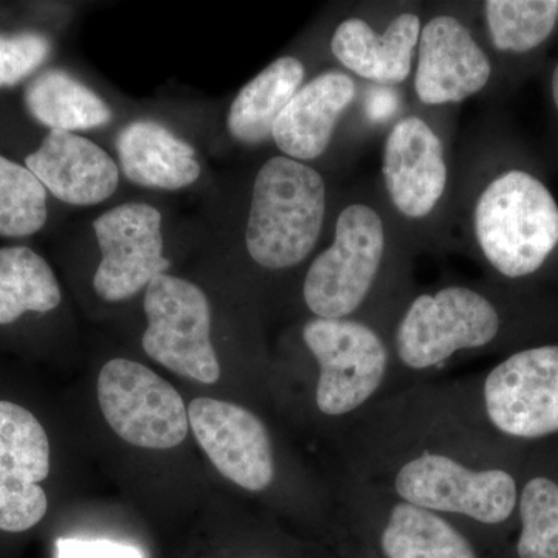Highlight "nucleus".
<instances>
[{
  "mask_svg": "<svg viewBox=\"0 0 558 558\" xmlns=\"http://www.w3.org/2000/svg\"><path fill=\"white\" fill-rule=\"evenodd\" d=\"M22 105L28 119L44 130L87 131L105 126L112 110L100 95L62 69H43L24 86Z\"/></svg>",
  "mask_w": 558,
  "mask_h": 558,
  "instance_id": "obj_19",
  "label": "nucleus"
},
{
  "mask_svg": "<svg viewBox=\"0 0 558 558\" xmlns=\"http://www.w3.org/2000/svg\"><path fill=\"white\" fill-rule=\"evenodd\" d=\"M116 148L121 170L135 185L175 191L201 178L196 149L157 121H132L117 135Z\"/></svg>",
  "mask_w": 558,
  "mask_h": 558,
  "instance_id": "obj_17",
  "label": "nucleus"
},
{
  "mask_svg": "<svg viewBox=\"0 0 558 558\" xmlns=\"http://www.w3.org/2000/svg\"><path fill=\"white\" fill-rule=\"evenodd\" d=\"M387 558H476L472 545L432 510L395 506L381 534Z\"/></svg>",
  "mask_w": 558,
  "mask_h": 558,
  "instance_id": "obj_22",
  "label": "nucleus"
},
{
  "mask_svg": "<svg viewBox=\"0 0 558 558\" xmlns=\"http://www.w3.org/2000/svg\"><path fill=\"white\" fill-rule=\"evenodd\" d=\"M101 252L94 289L109 303L130 300L167 274L161 215L149 204H124L106 211L94 222Z\"/></svg>",
  "mask_w": 558,
  "mask_h": 558,
  "instance_id": "obj_9",
  "label": "nucleus"
},
{
  "mask_svg": "<svg viewBox=\"0 0 558 558\" xmlns=\"http://www.w3.org/2000/svg\"><path fill=\"white\" fill-rule=\"evenodd\" d=\"M550 87H553L554 105H556V108L558 110V64L557 68L554 69L553 83H550Z\"/></svg>",
  "mask_w": 558,
  "mask_h": 558,
  "instance_id": "obj_28",
  "label": "nucleus"
},
{
  "mask_svg": "<svg viewBox=\"0 0 558 558\" xmlns=\"http://www.w3.org/2000/svg\"><path fill=\"white\" fill-rule=\"evenodd\" d=\"M488 417L517 438L558 432V347L517 352L488 374L484 385Z\"/></svg>",
  "mask_w": 558,
  "mask_h": 558,
  "instance_id": "obj_10",
  "label": "nucleus"
},
{
  "mask_svg": "<svg viewBox=\"0 0 558 558\" xmlns=\"http://www.w3.org/2000/svg\"><path fill=\"white\" fill-rule=\"evenodd\" d=\"M520 558H558V486L548 478L529 481L520 499Z\"/></svg>",
  "mask_w": 558,
  "mask_h": 558,
  "instance_id": "obj_25",
  "label": "nucleus"
},
{
  "mask_svg": "<svg viewBox=\"0 0 558 558\" xmlns=\"http://www.w3.org/2000/svg\"><path fill=\"white\" fill-rule=\"evenodd\" d=\"M58 558H145L142 550L110 539L60 538Z\"/></svg>",
  "mask_w": 558,
  "mask_h": 558,
  "instance_id": "obj_27",
  "label": "nucleus"
},
{
  "mask_svg": "<svg viewBox=\"0 0 558 558\" xmlns=\"http://www.w3.org/2000/svg\"><path fill=\"white\" fill-rule=\"evenodd\" d=\"M484 13L495 49L526 53L553 35L556 0H487Z\"/></svg>",
  "mask_w": 558,
  "mask_h": 558,
  "instance_id": "obj_24",
  "label": "nucleus"
},
{
  "mask_svg": "<svg viewBox=\"0 0 558 558\" xmlns=\"http://www.w3.org/2000/svg\"><path fill=\"white\" fill-rule=\"evenodd\" d=\"M355 98V84L347 73H322L296 92L275 121L271 137L286 157L314 160L328 149L341 113Z\"/></svg>",
  "mask_w": 558,
  "mask_h": 558,
  "instance_id": "obj_16",
  "label": "nucleus"
},
{
  "mask_svg": "<svg viewBox=\"0 0 558 558\" xmlns=\"http://www.w3.org/2000/svg\"><path fill=\"white\" fill-rule=\"evenodd\" d=\"M385 252L380 216L366 205L344 208L336 240L312 263L304 281V300L319 318H343L368 295Z\"/></svg>",
  "mask_w": 558,
  "mask_h": 558,
  "instance_id": "obj_5",
  "label": "nucleus"
},
{
  "mask_svg": "<svg viewBox=\"0 0 558 558\" xmlns=\"http://www.w3.org/2000/svg\"><path fill=\"white\" fill-rule=\"evenodd\" d=\"M498 312L475 290L449 288L413 301L396 333L399 357L407 366L438 365L459 349L481 348L495 339Z\"/></svg>",
  "mask_w": 558,
  "mask_h": 558,
  "instance_id": "obj_7",
  "label": "nucleus"
},
{
  "mask_svg": "<svg viewBox=\"0 0 558 558\" xmlns=\"http://www.w3.org/2000/svg\"><path fill=\"white\" fill-rule=\"evenodd\" d=\"M22 157V163L62 204L90 207L119 189L120 170L112 157L75 132L47 130Z\"/></svg>",
  "mask_w": 558,
  "mask_h": 558,
  "instance_id": "obj_13",
  "label": "nucleus"
},
{
  "mask_svg": "<svg viewBox=\"0 0 558 558\" xmlns=\"http://www.w3.org/2000/svg\"><path fill=\"white\" fill-rule=\"evenodd\" d=\"M303 339L319 365L317 405L323 413L347 414L380 387L388 352L368 326L351 319L315 318L304 326Z\"/></svg>",
  "mask_w": 558,
  "mask_h": 558,
  "instance_id": "obj_6",
  "label": "nucleus"
},
{
  "mask_svg": "<svg viewBox=\"0 0 558 558\" xmlns=\"http://www.w3.org/2000/svg\"><path fill=\"white\" fill-rule=\"evenodd\" d=\"M61 301L60 282L43 255L24 244L0 247V326L50 314Z\"/></svg>",
  "mask_w": 558,
  "mask_h": 558,
  "instance_id": "obj_21",
  "label": "nucleus"
},
{
  "mask_svg": "<svg viewBox=\"0 0 558 558\" xmlns=\"http://www.w3.org/2000/svg\"><path fill=\"white\" fill-rule=\"evenodd\" d=\"M97 388L106 422L124 442L170 450L189 435V410L182 396L142 363L110 360L101 368Z\"/></svg>",
  "mask_w": 558,
  "mask_h": 558,
  "instance_id": "obj_4",
  "label": "nucleus"
},
{
  "mask_svg": "<svg viewBox=\"0 0 558 558\" xmlns=\"http://www.w3.org/2000/svg\"><path fill=\"white\" fill-rule=\"evenodd\" d=\"M146 354L186 379L213 385L220 365L211 343V307L204 290L186 279L161 274L146 288Z\"/></svg>",
  "mask_w": 558,
  "mask_h": 558,
  "instance_id": "obj_3",
  "label": "nucleus"
},
{
  "mask_svg": "<svg viewBox=\"0 0 558 558\" xmlns=\"http://www.w3.org/2000/svg\"><path fill=\"white\" fill-rule=\"evenodd\" d=\"M389 197L403 216L421 219L436 207L447 185L442 143L418 117H407L389 132L384 150Z\"/></svg>",
  "mask_w": 558,
  "mask_h": 558,
  "instance_id": "obj_15",
  "label": "nucleus"
},
{
  "mask_svg": "<svg viewBox=\"0 0 558 558\" xmlns=\"http://www.w3.org/2000/svg\"><path fill=\"white\" fill-rule=\"evenodd\" d=\"M490 73L486 53L454 17H433L422 28L414 87L425 105L465 100L486 87Z\"/></svg>",
  "mask_w": 558,
  "mask_h": 558,
  "instance_id": "obj_14",
  "label": "nucleus"
},
{
  "mask_svg": "<svg viewBox=\"0 0 558 558\" xmlns=\"http://www.w3.org/2000/svg\"><path fill=\"white\" fill-rule=\"evenodd\" d=\"M303 80L304 65L296 58L284 57L271 62L234 98L227 117L231 137L247 145L266 142L275 121L300 90Z\"/></svg>",
  "mask_w": 558,
  "mask_h": 558,
  "instance_id": "obj_20",
  "label": "nucleus"
},
{
  "mask_svg": "<svg viewBox=\"0 0 558 558\" xmlns=\"http://www.w3.org/2000/svg\"><path fill=\"white\" fill-rule=\"evenodd\" d=\"M53 43L39 31L0 32V90L27 84L49 61Z\"/></svg>",
  "mask_w": 558,
  "mask_h": 558,
  "instance_id": "obj_26",
  "label": "nucleus"
},
{
  "mask_svg": "<svg viewBox=\"0 0 558 558\" xmlns=\"http://www.w3.org/2000/svg\"><path fill=\"white\" fill-rule=\"evenodd\" d=\"M421 20L403 13L377 35L362 20L341 22L333 33L332 53L351 72L379 84H400L409 78Z\"/></svg>",
  "mask_w": 558,
  "mask_h": 558,
  "instance_id": "obj_18",
  "label": "nucleus"
},
{
  "mask_svg": "<svg viewBox=\"0 0 558 558\" xmlns=\"http://www.w3.org/2000/svg\"><path fill=\"white\" fill-rule=\"evenodd\" d=\"M396 490L417 508L462 513L486 524L508 520L517 505V484L509 473L475 472L440 454H424L403 465Z\"/></svg>",
  "mask_w": 558,
  "mask_h": 558,
  "instance_id": "obj_8",
  "label": "nucleus"
},
{
  "mask_svg": "<svg viewBox=\"0 0 558 558\" xmlns=\"http://www.w3.org/2000/svg\"><path fill=\"white\" fill-rule=\"evenodd\" d=\"M50 197L22 161L0 153V238L27 240L46 229Z\"/></svg>",
  "mask_w": 558,
  "mask_h": 558,
  "instance_id": "obj_23",
  "label": "nucleus"
},
{
  "mask_svg": "<svg viewBox=\"0 0 558 558\" xmlns=\"http://www.w3.org/2000/svg\"><path fill=\"white\" fill-rule=\"evenodd\" d=\"M190 427L220 475L245 490L260 492L275 478L266 425L252 411L223 400L199 398L189 407Z\"/></svg>",
  "mask_w": 558,
  "mask_h": 558,
  "instance_id": "obj_12",
  "label": "nucleus"
},
{
  "mask_svg": "<svg viewBox=\"0 0 558 558\" xmlns=\"http://www.w3.org/2000/svg\"><path fill=\"white\" fill-rule=\"evenodd\" d=\"M50 473L46 429L31 411L0 400V531L24 532L49 509L39 486Z\"/></svg>",
  "mask_w": 558,
  "mask_h": 558,
  "instance_id": "obj_11",
  "label": "nucleus"
},
{
  "mask_svg": "<svg viewBox=\"0 0 558 558\" xmlns=\"http://www.w3.org/2000/svg\"><path fill=\"white\" fill-rule=\"evenodd\" d=\"M325 180L286 156L267 160L253 186L245 244L266 269H289L307 258L325 220Z\"/></svg>",
  "mask_w": 558,
  "mask_h": 558,
  "instance_id": "obj_1",
  "label": "nucleus"
},
{
  "mask_svg": "<svg viewBox=\"0 0 558 558\" xmlns=\"http://www.w3.org/2000/svg\"><path fill=\"white\" fill-rule=\"evenodd\" d=\"M557 11H558V2H557Z\"/></svg>",
  "mask_w": 558,
  "mask_h": 558,
  "instance_id": "obj_29",
  "label": "nucleus"
},
{
  "mask_svg": "<svg viewBox=\"0 0 558 558\" xmlns=\"http://www.w3.org/2000/svg\"><path fill=\"white\" fill-rule=\"evenodd\" d=\"M476 240L488 263L508 278L537 271L558 245V204L545 183L510 170L481 194Z\"/></svg>",
  "mask_w": 558,
  "mask_h": 558,
  "instance_id": "obj_2",
  "label": "nucleus"
}]
</instances>
